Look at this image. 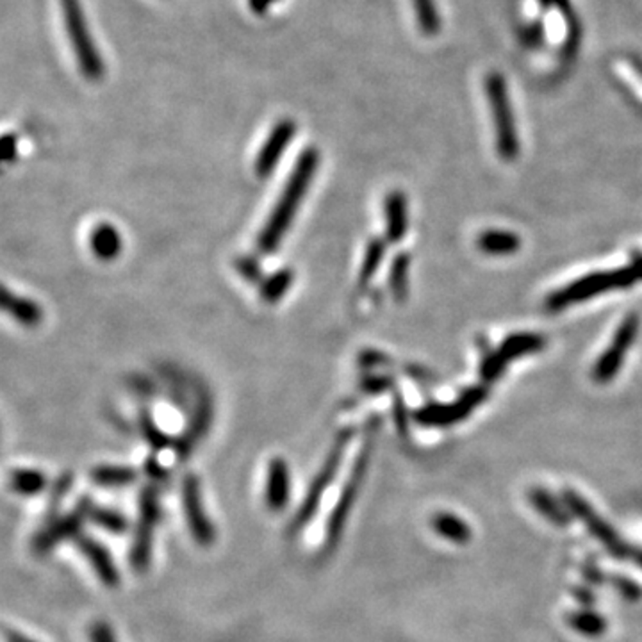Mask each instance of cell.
Returning <instances> with one entry per match:
<instances>
[{"mask_svg":"<svg viewBox=\"0 0 642 642\" xmlns=\"http://www.w3.org/2000/svg\"><path fill=\"white\" fill-rule=\"evenodd\" d=\"M93 511L92 498H81V501L75 505V509L70 514H64L63 518H55L53 523H47L38 534L33 539V550L38 555H45L54 550L57 544L68 540V539H77L79 532L83 529V523L86 518H90Z\"/></svg>","mask_w":642,"mask_h":642,"instance_id":"cell-12","label":"cell"},{"mask_svg":"<svg viewBox=\"0 0 642 642\" xmlns=\"http://www.w3.org/2000/svg\"><path fill=\"white\" fill-rule=\"evenodd\" d=\"M350 439H352V430H343V432L337 433V437H336V441H334V444H332V448H330V452H328V455H326V459H325V462L320 468V472H318V475L315 477V481L311 482V485H309V491L306 494V500H304L302 507L298 509V512H297V516H295V520H293V523L289 527V535L298 534L311 521V518L315 516L325 489L332 483L337 470H339V464L343 461V455H345V450H346Z\"/></svg>","mask_w":642,"mask_h":642,"instance_id":"cell-6","label":"cell"},{"mask_svg":"<svg viewBox=\"0 0 642 642\" xmlns=\"http://www.w3.org/2000/svg\"><path fill=\"white\" fill-rule=\"evenodd\" d=\"M0 311L24 326H36L44 320L42 307L25 297H20L0 284Z\"/></svg>","mask_w":642,"mask_h":642,"instance_id":"cell-16","label":"cell"},{"mask_svg":"<svg viewBox=\"0 0 642 642\" xmlns=\"http://www.w3.org/2000/svg\"><path fill=\"white\" fill-rule=\"evenodd\" d=\"M489 396L485 384L468 387L452 404H430L414 413V422L422 427L446 428L464 422Z\"/></svg>","mask_w":642,"mask_h":642,"instance_id":"cell-8","label":"cell"},{"mask_svg":"<svg viewBox=\"0 0 642 642\" xmlns=\"http://www.w3.org/2000/svg\"><path fill=\"white\" fill-rule=\"evenodd\" d=\"M90 247L99 261L109 263V261H114L122 254L123 241H122V236L114 225L101 223L93 229V232L90 236Z\"/></svg>","mask_w":642,"mask_h":642,"instance_id":"cell-20","label":"cell"},{"mask_svg":"<svg viewBox=\"0 0 642 642\" xmlns=\"http://www.w3.org/2000/svg\"><path fill=\"white\" fill-rule=\"evenodd\" d=\"M530 503L534 505L535 511L548 520L555 527H568L571 523V512L566 509V503L562 505L550 491L542 487H532L529 492Z\"/></svg>","mask_w":642,"mask_h":642,"instance_id":"cell-19","label":"cell"},{"mask_svg":"<svg viewBox=\"0 0 642 642\" xmlns=\"http://www.w3.org/2000/svg\"><path fill=\"white\" fill-rule=\"evenodd\" d=\"M393 385V378L391 376H370L363 382V387L368 391V393H380L387 387Z\"/></svg>","mask_w":642,"mask_h":642,"instance_id":"cell-38","label":"cell"},{"mask_svg":"<svg viewBox=\"0 0 642 642\" xmlns=\"http://www.w3.org/2000/svg\"><path fill=\"white\" fill-rule=\"evenodd\" d=\"M75 544L79 551L88 559L101 582L107 588H116L120 582V575L106 548L90 535H79L75 539Z\"/></svg>","mask_w":642,"mask_h":642,"instance_id":"cell-15","label":"cell"},{"mask_svg":"<svg viewBox=\"0 0 642 642\" xmlns=\"http://www.w3.org/2000/svg\"><path fill=\"white\" fill-rule=\"evenodd\" d=\"M378 430V420H374L372 425L368 428V435H366V441L354 462V468H352V473L346 481V485L343 487V492L339 496V501L337 505L334 507V512L328 520V525H326V542H325V551H332L341 535H343V530H345V523L348 520V514L352 512L354 509V503L357 500V494L361 491V485H363V481L366 477V470H368V464L372 461V452H374V433Z\"/></svg>","mask_w":642,"mask_h":642,"instance_id":"cell-5","label":"cell"},{"mask_svg":"<svg viewBox=\"0 0 642 642\" xmlns=\"http://www.w3.org/2000/svg\"><path fill=\"white\" fill-rule=\"evenodd\" d=\"M566 621L575 632H579L580 636H586V637H599L607 632L605 618L592 612L590 608L569 612L566 616Z\"/></svg>","mask_w":642,"mask_h":642,"instance_id":"cell-24","label":"cell"},{"mask_svg":"<svg viewBox=\"0 0 642 642\" xmlns=\"http://www.w3.org/2000/svg\"><path fill=\"white\" fill-rule=\"evenodd\" d=\"M485 92L492 112L498 156L507 162H512L520 156V138L503 75L491 72L485 79Z\"/></svg>","mask_w":642,"mask_h":642,"instance_id":"cell-3","label":"cell"},{"mask_svg":"<svg viewBox=\"0 0 642 642\" xmlns=\"http://www.w3.org/2000/svg\"><path fill=\"white\" fill-rule=\"evenodd\" d=\"M90 520L104 529L109 534H123L127 530V521L122 514L111 511V509H95L90 514Z\"/></svg>","mask_w":642,"mask_h":642,"instance_id":"cell-30","label":"cell"},{"mask_svg":"<svg viewBox=\"0 0 642 642\" xmlns=\"http://www.w3.org/2000/svg\"><path fill=\"white\" fill-rule=\"evenodd\" d=\"M632 64H634V68H636V72L639 73L642 77V61L641 59H637V57H632Z\"/></svg>","mask_w":642,"mask_h":642,"instance_id":"cell-45","label":"cell"},{"mask_svg":"<svg viewBox=\"0 0 642 642\" xmlns=\"http://www.w3.org/2000/svg\"><path fill=\"white\" fill-rule=\"evenodd\" d=\"M432 527L437 534L452 540L453 544H466L472 539V529L468 523L450 512H439L432 520Z\"/></svg>","mask_w":642,"mask_h":642,"instance_id":"cell-22","label":"cell"},{"mask_svg":"<svg viewBox=\"0 0 642 642\" xmlns=\"http://www.w3.org/2000/svg\"><path fill=\"white\" fill-rule=\"evenodd\" d=\"M291 477L289 466L284 459L277 457L268 464L267 505L271 511H282L289 501Z\"/></svg>","mask_w":642,"mask_h":642,"instance_id":"cell-17","label":"cell"},{"mask_svg":"<svg viewBox=\"0 0 642 642\" xmlns=\"http://www.w3.org/2000/svg\"><path fill=\"white\" fill-rule=\"evenodd\" d=\"M182 501H184V511H186L188 525H190L193 539L200 546H211L216 532H214L213 523L206 516V509L202 503L200 482L195 475H190L184 479Z\"/></svg>","mask_w":642,"mask_h":642,"instance_id":"cell-13","label":"cell"},{"mask_svg":"<svg viewBox=\"0 0 642 642\" xmlns=\"http://www.w3.org/2000/svg\"><path fill=\"white\" fill-rule=\"evenodd\" d=\"M293 271L289 268L286 269H278L277 273H273L271 277H268L267 280H263L261 284V297L267 304H277L291 287L293 284Z\"/></svg>","mask_w":642,"mask_h":642,"instance_id":"cell-28","label":"cell"},{"mask_svg":"<svg viewBox=\"0 0 642 642\" xmlns=\"http://www.w3.org/2000/svg\"><path fill=\"white\" fill-rule=\"evenodd\" d=\"M409 268H411V258L409 254L402 252L394 258L389 269V289L391 295L398 304L405 302L409 295Z\"/></svg>","mask_w":642,"mask_h":642,"instance_id":"cell-25","label":"cell"},{"mask_svg":"<svg viewBox=\"0 0 642 642\" xmlns=\"http://www.w3.org/2000/svg\"><path fill=\"white\" fill-rule=\"evenodd\" d=\"M9 489L20 496H36L47 487V477L38 470H15L9 475Z\"/></svg>","mask_w":642,"mask_h":642,"instance_id":"cell-23","label":"cell"},{"mask_svg":"<svg viewBox=\"0 0 642 642\" xmlns=\"http://www.w3.org/2000/svg\"><path fill=\"white\" fill-rule=\"evenodd\" d=\"M562 500H564L566 507L569 509V512L588 527L590 535L596 537L610 555H614L616 559H621V560H632L636 546L627 544L618 535V532L590 507V503L584 496H580L573 489H566L562 492Z\"/></svg>","mask_w":642,"mask_h":642,"instance_id":"cell-7","label":"cell"},{"mask_svg":"<svg viewBox=\"0 0 642 642\" xmlns=\"http://www.w3.org/2000/svg\"><path fill=\"white\" fill-rule=\"evenodd\" d=\"M295 134H297V123L293 120H289V118L280 120L271 129L265 145L261 147V151L258 154L256 164H254L256 175L259 179H267L273 173V170L277 168V164L282 160V154L291 145Z\"/></svg>","mask_w":642,"mask_h":642,"instance_id":"cell-14","label":"cell"},{"mask_svg":"<svg viewBox=\"0 0 642 642\" xmlns=\"http://www.w3.org/2000/svg\"><path fill=\"white\" fill-rule=\"evenodd\" d=\"M612 584L614 588L619 590V594L625 598V599H630V601H637L642 596V588L630 579H625V577H614L612 579Z\"/></svg>","mask_w":642,"mask_h":642,"instance_id":"cell-33","label":"cell"},{"mask_svg":"<svg viewBox=\"0 0 642 642\" xmlns=\"http://www.w3.org/2000/svg\"><path fill=\"white\" fill-rule=\"evenodd\" d=\"M394 422H396L398 430H400L402 433H407L409 416H407V411H405V404H404L402 394H396V398H394Z\"/></svg>","mask_w":642,"mask_h":642,"instance_id":"cell-37","label":"cell"},{"mask_svg":"<svg viewBox=\"0 0 642 642\" xmlns=\"http://www.w3.org/2000/svg\"><path fill=\"white\" fill-rule=\"evenodd\" d=\"M637 280L632 267L618 268V269H608V271H594L586 277H580L579 280L568 284L566 287L551 293L546 300V309L548 311H562L569 306H577L582 302H588L590 298L616 291V289H627L634 286Z\"/></svg>","mask_w":642,"mask_h":642,"instance_id":"cell-2","label":"cell"},{"mask_svg":"<svg viewBox=\"0 0 642 642\" xmlns=\"http://www.w3.org/2000/svg\"><path fill=\"white\" fill-rule=\"evenodd\" d=\"M632 269H634V273H636L637 280H642V258H639V259L632 265Z\"/></svg>","mask_w":642,"mask_h":642,"instance_id":"cell-44","label":"cell"},{"mask_svg":"<svg viewBox=\"0 0 642 642\" xmlns=\"http://www.w3.org/2000/svg\"><path fill=\"white\" fill-rule=\"evenodd\" d=\"M632 562H634V564H637L639 568H642V548H637V546H636L634 555H632Z\"/></svg>","mask_w":642,"mask_h":642,"instance_id":"cell-43","label":"cell"},{"mask_svg":"<svg viewBox=\"0 0 642 642\" xmlns=\"http://www.w3.org/2000/svg\"><path fill=\"white\" fill-rule=\"evenodd\" d=\"M63 18L66 34L73 47L81 73L90 81H99L104 77L106 64L92 38L81 0H61Z\"/></svg>","mask_w":642,"mask_h":642,"instance_id":"cell-4","label":"cell"},{"mask_svg":"<svg viewBox=\"0 0 642 642\" xmlns=\"http://www.w3.org/2000/svg\"><path fill=\"white\" fill-rule=\"evenodd\" d=\"M544 40V25L540 22H534L527 27L521 29V42L530 47V49H537Z\"/></svg>","mask_w":642,"mask_h":642,"instance_id":"cell-35","label":"cell"},{"mask_svg":"<svg viewBox=\"0 0 642 642\" xmlns=\"http://www.w3.org/2000/svg\"><path fill=\"white\" fill-rule=\"evenodd\" d=\"M479 250L487 256H512L521 248V238L507 230H485L477 239Z\"/></svg>","mask_w":642,"mask_h":642,"instance_id":"cell-21","label":"cell"},{"mask_svg":"<svg viewBox=\"0 0 642 642\" xmlns=\"http://www.w3.org/2000/svg\"><path fill=\"white\" fill-rule=\"evenodd\" d=\"M138 473L123 466H97L92 472V481L102 487H125L136 482Z\"/></svg>","mask_w":642,"mask_h":642,"instance_id":"cell-26","label":"cell"},{"mask_svg":"<svg viewBox=\"0 0 642 642\" xmlns=\"http://www.w3.org/2000/svg\"><path fill=\"white\" fill-rule=\"evenodd\" d=\"M416 20L425 36H435L441 31V18L433 0H413Z\"/></svg>","mask_w":642,"mask_h":642,"instance_id":"cell-29","label":"cell"},{"mask_svg":"<svg viewBox=\"0 0 642 642\" xmlns=\"http://www.w3.org/2000/svg\"><path fill=\"white\" fill-rule=\"evenodd\" d=\"M584 579L588 584H592V586H599L603 582V575H601V569L596 566V564H586L584 566Z\"/></svg>","mask_w":642,"mask_h":642,"instance_id":"cell-39","label":"cell"},{"mask_svg":"<svg viewBox=\"0 0 642 642\" xmlns=\"http://www.w3.org/2000/svg\"><path fill=\"white\" fill-rule=\"evenodd\" d=\"M278 0H248V7L252 9V13L256 15H265L268 9L277 4Z\"/></svg>","mask_w":642,"mask_h":642,"instance_id":"cell-41","label":"cell"},{"mask_svg":"<svg viewBox=\"0 0 642 642\" xmlns=\"http://www.w3.org/2000/svg\"><path fill=\"white\" fill-rule=\"evenodd\" d=\"M385 243H387V241L382 239V238L370 239L368 248H366V254H365V259H363L361 273H359V287H361V289L368 287V284L372 282L376 269H378L382 259H384V256H385Z\"/></svg>","mask_w":642,"mask_h":642,"instance_id":"cell-27","label":"cell"},{"mask_svg":"<svg viewBox=\"0 0 642 642\" xmlns=\"http://www.w3.org/2000/svg\"><path fill=\"white\" fill-rule=\"evenodd\" d=\"M318 166H320V152L313 147L306 149L295 162L293 171L258 238V250L261 254L265 256L273 254L280 247L284 236L287 234L297 216L298 208L302 206L309 191L311 180L315 179Z\"/></svg>","mask_w":642,"mask_h":642,"instance_id":"cell-1","label":"cell"},{"mask_svg":"<svg viewBox=\"0 0 642 642\" xmlns=\"http://www.w3.org/2000/svg\"><path fill=\"white\" fill-rule=\"evenodd\" d=\"M384 219H385V241L400 243L409 227L407 216V197L402 191H391L384 202Z\"/></svg>","mask_w":642,"mask_h":642,"instance_id":"cell-18","label":"cell"},{"mask_svg":"<svg viewBox=\"0 0 642 642\" xmlns=\"http://www.w3.org/2000/svg\"><path fill=\"white\" fill-rule=\"evenodd\" d=\"M160 494L154 487H147L140 496V520L134 535L131 562L138 571H145L151 562L154 529L160 523Z\"/></svg>","mask_w":642,"mask_h":642,"instance_id":"cell-10","label":"cell"},{"mask_svg":"<svg viewBox=\"0 0 642 642\" xmlns=\"http://www.w3.org/2000/svg\"><path fill=\"white\" fill-rule=\"evenodd\" d=\"M236 267L239 269V273L247 278V280H252V282H259L263 278L261 275V267H259V261L250 258V256H245L241 259H238Z\"/></svg>","mask_w":642,"mask_h":642,"instance_id":"cell-34","label":"cell"},{"mask_svg":"<svg viewBox=\"0 0 642 642\" xmlns=\"http://www.w3.org/2000/svg\"><path fill=\"white\" fill-rule=\"evenodd\" d=\"M72 481H73V477H72V475H68V473H64V475H61V477L57 479V482L54 483L53 492H51V500H49L47 512H45V514H47L45 525H47V523H53L54 520L57 518L59 507H61L63 498L66 496V492H68V489H70V485H72Z\"/></svg>","mask_w":642,"mask_h":642,"instance_id":"cell-31","label":"cell"},{"mask_svg":"<svg viewBox=\"0 0 642 642\" xmlns=\"http://www.w3.org/2000/svg\"><path fill=\"white\" fill-rule=\"evenodd\" d=\"M4 639H5V642H36L29 639L27 636L20 634V632H15V630H5L4 632Z\"/></svg>","mask_w":642,"mask_h":642,"instance_id":"cell-42","label":"cell"},{"mask_svg":"<svg viewBox=\"0 0 642 642\" xmlns=\"http://www.w3.org/2000/svg\"><path fill=\"white\" fill-rule=\"evenodd\" d=\"M573 596L577 598V601H580L582 605H586V608L594 605V594H592V590H590L588 586L573 588Z\"/></svg>","mask_w":642,"mask_h":642,"instance_id":"cell-40","label":"cell"},{"mask_svg":"<svg viewBox=\"0 0 642 642\" xmlns=\"http://www.w3.org/2000/svg\"><path fill=\"white\" fill-rule=\"evenodd\" d=\"M544 348V337L532 332H520L509 336L496 350L489 352L481 365V378L483 384L494 382L505 372L511 361H516L527 354H534Z\"/></svg>","mask_w":642,"mask_h":642,"instance_id":"cell-9","label":"cell"},{"mask_svg":"<svg viewBox=\"0 0 642 642\" xmlns=\"http://www.w3.org/2000/svg\"><path fill=\"white\" fill-rule=\"evenodd\" d=\"M637 332H639V316L628 315L618 326L608 348L596 361V365L592 368L594 382L607 384L618 376L621 366H623L627 352L632 348V345L637 337Z\"/></svg>","mask_w":642,"mask_h":642,"instance_id":"cell-11","label":"cell"},{"mask_svg":"<svg viewBox=\"0 0 642 642\" xmlns=\"http://www.w3.org/2000/svg\"><path fill=\"white\" fill-rule=\"evenodd\" d=\"M18 152V138L15 134H2L0 136V171L4 166L16 160Z\"/></svg>","mask_w":642,"mask_h":642,"instance_id":"cell-32","label":"cell"},{"mask_svg":"<svg viewBox=\"0 0 642 642\" xmlns=\"http://www.w3.org/2000/svg\"><path fill=\"white\" fill-rule=\"evenodd\" d=\"M90 639H92V642H116V637H114L111 627L106 625V623H102V621L92 625Z\"/></svg>","mask_w":642,"mask_h":642,"instance_id":"cell-36","label":"cell"}]
</instances>
